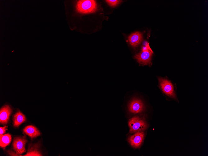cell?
<instances>
[{
	"mask_svg": "<svg viewBox=\"0 0 208 156\" xmlns=\"http://www.w3.org/2000/svg\"><path fill=\"white\" fill-rule=\"evenodd\" d=\"M159 84L163 92L168 96L174 98L176 97L173 86L169 80L162 78H158Z\"/></svg>",
	"mask_w": 208,
	"mask_h": 156,
	"instance_id": "277c9868",
	"label": "cell"
},
{
	"mask_svg": "<svg viewBox=\"0 0 208 156\" xmlns=\"http://www.w3.org/2000/svg\"><path fill=\"white\" fill-rule=\"evenodd\" d=\"M128 40L130 44L133 47L137 46L142 40V33L136 31L131 34L128 37Z\"/></svg>",
	"mask_w": 208,
	"mask_h": 156,
	"instance_id": "9c48e42d",
	"label": "cell"
},
{
	"mask_svg": "<svg viewBox=\"0 0 208 156\" xmlns=\"http://www.w3.org/2000/svg\"><path fill=\"white\" fill-rule=\"evenodd\" d=\"M153 52L150 47L149 43L146 44L141 48V51L136 54L134 56L137 61L143 65H147L151 63Z\"/></svg>",
	"mask_w": 208,
	"mask_h": 156,
	"instance_id": "7a4b0ae2",
	"label": "cell"
},
{
	"mask_svg": "<svg viewBox=\"0 0 208 156\" xmlns=\"http://www.w3.org/2000/svg\"><path fill=\"white\" fill-rule=\"evenodd\" d=\"M26 120L25 116L20 111H18L13 116V125L18 127Z\"/></svg>",
	"mask_w": 208,
	"mask_h": 156,
	"instance_id": "8fae6325",
	"label": "cell"
},
{
	"mask_svg": "<svg viewBox=\"0 0 208 156\" xmlns=\"http://www.w3.org/2000/svg\"><path fill=\"white\" fill-rule=\"evenodd\" d=\"M27 141L25 136L18 137L14 139L13 148L18 155L21 154L26 152L25 146Z\"/></svg>",
	"mask_w": 208,
	"mask_h": 156,
	"instance_id": "5b68a950",
	"label": "cell"
},
{
	"mask_svg": "<svg viewBox=\"0 0 208 156\" xmlns=\"http://www.w3.org/2000/svg\"><path fill=\"white\" fill-rule=\"evenodd\" d=\"M12 112V109L8 105L2 107L0 110V122L3 124H7L10 116Z\"/></svg>",
	"mask_w": 208,
	"mask_h": 156,
	"instance_id": "ba28073f",
	"label": "cell"
},
{
	"mask_svg": "<svg viewBox=\"0 0 208 156\" xmlns=\"http://www.w3.org/2000/svg\"><path fill=\"white\" fill-rule=\"evenodd\" d=\"M130 133L142 131L148 127V124L144 118L138 116L133 117L128 122Z\"/></svg>",
	"mask_w": 208,
	"mask_h": 156,
	"instance_id": "6da1fadb",
	"label": "cell"
},
{
	"mask_svg": "<svg viewBox=\"0 0 208 156\" xmlns=\"http://www.w3.org/2000/svg\"><path fill=\"white\" fill-rule=\"evenodd\" d=\"M129 111L134 114L142 112L145 109L144 105L140 99L134 98L129 102L128 106Z\"/></svg>",
	"mask_w": 208,
	"mask_h": 156,
	"instance_id": "8992f818",
	"label": "cell"
},
{
	"mask_svg": "<svg viewBox=\"0 0 208 156\" xmlns=\"http://www.w3.org/2000/svg\"><path fill=\"white\" fill-rule=\"evenodd\" d=\"M39 149V145L37 144L31 145L29 146L27 153L24 156H42Z\"/></svg>",
	"mask_w": 208,
	"mask_h": 156,
	"instance_id": "7c38bea8",
	"label": "cell"
},
{
	"mask_svg": "<svg viewBox=\"0 0 208 156\" xmlns=\"http://www.w3.org/2000/svg\"><path fill=\"white\" fill-rule=\"evenodd\" d=\"M107 4L111 7H114L119 4L121 1V0H107L106 1Z\"/></svg>",
	"mask_w": 208,
	"mask_h": 156,
	"instance_id": "5bb4252c",
	"label": "cell"
},
{
	"mask_svg": "<svg viewBox=\"0 0 208 156\" xmlns=\"http://www.w3.org/2000/svg\"><path fill=\"white\" fill-rule=\"evenodd\" d=\"M7 128V126H6L0 127V135H2L5 133Z\"/></svg>",
	"mask_w": 208,
	"mask_h": 156,
	"instance_id": "9a60e30c",
	"label": "cell"
},
{
	"mask_svg": "<svg viewBox=\"0 0 208 156\" xmlns=\"http://www.w3.org/2000/svg\"><path fill=\"white\" fill-rule=\"evenodd\" d=\"M8 153L11 156H19L17 153L15 154V153H14V152H13L12 151L10 152L9 151Z\"/></svg>",
	"mask_w": 208,
	"mask_h": 156,
	"instance_id": "2e32d148",
	"label": "cell"
},
{
	"mask_svg": "<svg viewBox=\"0 0 208 156\" xmlns=\"http://www.w3.org/2000/svg\"><path fill=\"white\" fill-rule=\"evenodd\" d=\"M12 140V137L9 134L0 136V147L4 148L10 144Z\"/></svg>",
	"mask_w": 208,
	"mask_h": 156,
	"instance_id": "4fadbf2b",
	"label": "cell"
},
{
	"mask_svg": "<svg viewBox=\"0 0 208 156\" xmlns=\"http://www.w3.org/2000/svg\"><path fill=\"white\" fill-rule=\"evenodd\" d=\"M144 133L143 131L136 132L135 134L129 137L128 141L133 147L137 148L141 144L144 137Z\"/></svg>",
	"mask_w": 208,
	"mask_h": 156,
	"instance_id": "52a82bcc",
	"label": "cell"
},
{
	"mask_svg": "<svg viewBox=\"0 0 208 156\" xmlns=\"http://www.w3.org/2000/svg\"><path fill=\"white\" fill-rule=\"evenodd\" d=\"M24 132L31 138H33L40 136V133L35 127L29 125L26 126L23 130Z\"/></svg>",
	"mask_w": 208,
	"mask_h": 156,
	"instance_id": "30bf717a",
	"label": "cell"
},
{
	"mask_svg": "<svg viewBox=\"0 0 208 156\" xmlns=\"http://www.w3.org/2000/svg\"><path fill=\"white\" fill-rule=\"evenodd\" d=\"M76 7L79 12L89 13L94 12L96 10L97 4L95 0H79L77 2Z\"/></svg>",
	"mask_w": 208,
	"mask_h": 156,
	"instance_id": "3957f363",
	"label": "cell"
}]
</instances>
